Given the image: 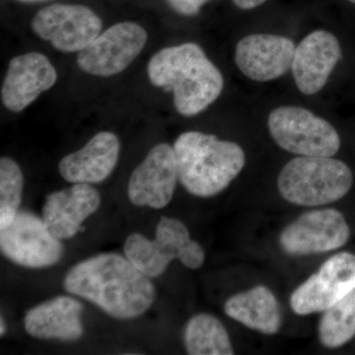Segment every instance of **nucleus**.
Instances as JSON below:
<instances>
[{"label":"nucleus","mask_w":355,"mask_h":355,"mask_svg":"<svg viewBox=\"0 0 355 355\" xmlns=\"http://www.w3.org/2000/svg\"><path fill=\"white\" fill-rule=\"evenodd\" d=\"M64 287L119 320L142 316L156 299L150 279L116 253L96 254L77 263L65 275Z\"/></svg>","instance_id":"f257e3e1"},{"label":"nucleus","mask_w":355,"mask_h":355,"mask_svg":"<svg viewBox=\"0 0 355 355\" xmlns=\"http://www.w3.org/2000/svg\"><path fill=\"white\" fill-rule=\"evenodd\" d=\"M147 74L156 87L172 91L175 108L184 116L202 113L224 87L221 72L195 43L159 51L149 62Z\"/></svg>","instance_id":"f03ea898"},{"label":"nucleus","mask_w":355,"mask_h":355,"mask_svg":"<svg viewBox=\"0 0 355 355\" xmlns=\"http://www.w3.org/2000/svg\"><path fill=\"white\" fill-rule=\"evenodd\" d=\"M173 148L180 183L189 193L198 198L219 195L234 181L246 163L241 146L200 132L182 133Z\"/></svg>","instance_id":"7ed1b4c3"},{"label":"nucleus","mask_w":355,"mask_h":355,"mask_svg":"<svg viewBox=\"0 0 355 355\" xmlns=\"http://www.w3.org/2000/svg\"><path fill=\"white\" fill-rule=\"evenodd\" d=\"M354 184L349 166L338 159L300 156L292 159L279 173L277 189L292 205L321 207L338 202Z\"/></svg>","instance_id":"20e7f679"},{"label":"nucleus","mask_w":355,"mask_h":355,"mask_svg":"<svg viewBox=\"0 0 355 355\" xmlns=\"http://www.w3.org/2000/svg\"><path fill=\"white\" fill-rule=\"evenodd\" d=\"M123 253L149 279L162 275L174 260L190 270L202 268L205 260L202 245L191 239L190 231L183 222L167 216L159 220L153 240L140 233L128 236Z\"/></svg>","instance_id":"39448f33"},{"label":"nucleus","mask_w":355,"mask_h":355,"mask_svg":"<svg viewBox=\"0 0 355 355\" xmlns=\"http://www.w3.org/2000/svg\"><path fill=\"white\" fill-rule=\"evenodd\" d=\"M268 130L277 146L300 156L333 157L340 139L329 121L300 107L284 106L268 116Z\"/></svg>","instance_id":"423d86ee"},{"label":"nucleus","mask_w":355,"mask_h":355,"mask_svg":"<svg viewBox=\"0 0 355 355\" xmlns=\"http://www.w3.org/2000/svg\"><path fill=\"white\" fill-rule=\"evenodd\" d=\"M0 250L9 261L29 268H44L62 260V240L51 234L43 218L19 211L11 223L0 229Z\"/></svg>","instance_id":"0eeeda50"},{"label":"nucleus","mask_w":355,"mask_h":355,"mask_svg":"<svg viewBox=\"0 0 355 355\" xmlns=\"http://www.w3.org/2000/svg\"><path fill=\"white\" fill-rule=\"evenodd\" d=\"M350 228L342 212L335 209L310 210L280 233L279 246L291 256L327 253L345 246Z\"/></svg>","instance_id":"6e6552de"},{"label":"nucleus","mask_w":355,"mask_h":355,"mask_svg":"<svg viewBox=\"0 0 355 355\" xmlns=\"http://www.w3.org/2000/svg\"><path fill=\"white\" fill-rule=\"evenodd\" d=\"M147 42V33L132 22L113 25L79 51L77 64L91 76H116L132 64Z\"/></svg>","instance_id":"1a4fd4ad"},{"label":"nucleus","mask_w":355,"mask_h":355,"mask_svg":"<svg viewBox=\"0 0 355 355\" xmlns=\"http://www.w3.org/2000/svg\"><path fill=\"white\" fill-rule=\"evenodd\" d=\"M33 31L62 53L83 51L101 34L102 21L83 6L53 4L40 10L32 22Z\"/></svg>","instance_id":"9d476101"},{"label":"nucleus","mask_w":355,"mask_h":355,"mask_svg":"<svg viewBox=\"0 0 355 355\" xmlns=\"http://www.w3.org/2000/svg\"><path fill=\"white\" fill-rule=\"evenodd\" d=\"M355 287V254L342 252L328 259L317 272L294 291L293 312L300 316L324 312Z\"/></svg>","instance_id":"9b49d317"},{"label":"nucleus","mask_w":355,"mask_h":355,"mask_svg":"<svg viewBox=\"0 0 355 355\" xmlns=\"http://www.w3.org/2000/svg\"><path fill=\"white\" fill-rule=\"evenodd\" d=\"M179 180L174 148L159 144L132 172L128 196L135 207L164 209L171 202Z\"/></svg>","instance_id":"f8f14e48"},{"label":"nucleus","mask_w":355,"mask_h":355,"mask_svg":"<svg viewBox=\"0 0 355 355\" xmlns=\"http://www.w3.org/2000/svg\"><path fill=\"white\" fill-rule=\"evenodd\" d=\"M58 73L46 55L29 53L10 60L1 89L2 104L13 113H20L42 93L57 83Z\"/></svg>","instance_id":"ddd939ff"},{"label":"nucleus","mask_w":355,"mask_h":355,"mask_svg":"<svg viewBox=\"0 0 355 355\" xmlns=\"http://www.w3.org/2000/svg\"><path fill=\"white\" fill-rule=\"evenodd\" d=\"M295 44L286 37L253 34L236 46L235 62L242 73L254 81L273 80L291 69Z\"/></svg>","instance_id":"4468645a"},{"label":"nucleus","mask_w":355,"mask_h":355,"mask_svg":"<svg viewBox=\"0 0 355 355\" xmlns=\"http://www.w3.org/2000/svg\"><path fill=\"white\" fill-rule=\"evenodd\" d=\"M340 58V42L331 33H310L295 49L292 62V74L299 90L305 95L321 91Z\"/></svg>","instance_id":"2eb2a0df"},{"label":"nucleus","mask_w":355,"mask_h":355,"mask_svg":"<svg viewBox=\"0 0 355 355\" xmlns=\"http://www.w3.org/2000/svg\"><path fill=\"white\" fill-rule=\"evenodd\" d=\"M100 205L101 197L94 187L73 184L46 196L42 218L55 238L69 240L83 231V222L99 209Z\"/></svg>","instance_id":"dca6fc26"},{"label":"nucleus","mask_w":355,"mask_h":355,"mask_svg":"<svg viewBox=\"0 0 355 355\" xmlns=\"http://www.w3.org/2000/svg\"><path fill=\"white\" fill-rule=\"evenodd\" d=\"M120 150V139L114 133H97L83 148L64 156L58 171L69 183H102L116 168Z\"/></svg>","instance_id":"f3484780"},{"label":"nucleus","mask_w":355,"mask_h":355,"mask_svg":"<svg viewBox=\"0 0 355 355\" xmlns=\"http://www.w3.org/2000/svg\"><path fill=\"white\" fill-rule=\"evenodd\" d=\"M83 313V306L76 298L57 296L27 311L25 331L39 340L76 342L84 333Z\"/></svg>","instance_id":"a211bd4d"},{"label":"nucleus","mask_w":355,"mask_h":355,"mask_svg":"<svg viewBox=\"0 0 355 355\" xmlns=\"http://www.w3.org/2000/svg\"><path fill=\"white\" fill-rule=\"evenodd\" d=\"M224 312L231 319L263 335H275L282 324L279 301L272 291L263 286L231 296L224 304Z\"/></svg>","instance_id":"6ab92c4d"},{"label":"nucleus","mask_w":355,"mask_h":355,"mask_svg":"<svg viewBox=\"0 0 355 355\" xmlns=\"http://www.w3.org/2000/svg\"><path fill=\"white\" fill-rule=\"evenodd\" d=\"M187 354L191 355H232V343L220 320L207 313L195 315L184 330Z\"/></svg>","instance_id":"aec40b11"},{"label":"nucleus","mask_w":355,"mask_h":355,"mask_svg":"<svg viewBox=\"0 0 355 355\" xmlns=\"http://www.w3.org/2000/svg\"><path fill=\"white\" fill-rule=\"evenodd\" d=\"M320 343L338 349L355 336V287L335 305L324 311L318 326Z\"/></svg>","instance_id":"412c9836"},{"label":"nucleus","mask_w":355,"mask_h":355,"mask_svg":"<svg viewBox=\"0 0 355 355\" xmlns=\"http://www.w3.org/2000/svg\"><path fill=\"white\" fill-rule=\"evenodd\" d=\"M24 176L16 161L0 159V229L12 222L20 211Z\"/></svg>","instance_id":"4be33fe9"},{"label":"nucleus","mask_w":355,"mask_h":355,"mask_svg":"<svg viewBox=\"0 0 355 355\" xmlns=\"http://www.w3.org/2000/svg\"><path fill=\"white\" fill-rule=\"evenodd\" d=\"M170 6L182 15L193 16L200 12V8L209 0H167Z\"/></svg>","instance_id":"5701e85b"},{"label":"nucleus","mask_w":355,"mask_h":355,"mask_svg":"<svg viewBox=\"0 0 355 355\" xmlns=\"http://www.w3.org/2000/svg\"><path fill=\"white\" fill-rule=\"evenodd\" d=\"M232 1L240 9L249 10V9L256 8V7L261 6V4L265 3L266 0H232Z\"/></svg>","instance_id":"b1692460"},{"label":"nucleus","mask_w":355,"mask_h":355,"mask_svg":"<svg viewBox=\"0 0 355 355\" xmlns=\"http://www.w3.org/2000/svg\"><path fill=\"white\" fill-rule=\"evenodd\" d=\"M6 321H4L3 317L1 316V319H0V336H3L6 335Z\"/></svg>","instance_id":"393cba45"},{"label":"nucleus","mask_w":355,"mask_h":355,"mask_svg":"<svg viewBox=\"0 0 355 355\" xmlns=\"http://www.w3.org/2000/svg\"><path fill=\"white\" fill-rule=\"evenodd\" d=\"M22 1H37V0H22Z\"/></svg>","instance_id":"a878e982"},{"label":"nucleus","mask_w":355,"mask_h":355,"mask_svg":"<svg viewBox=\"0 0 355 355\" xmlns=\"http://www.w3.org/2000/svg\"><path fill=\"white\" fill-rule=\"evenodd\" d=\"M347 1L352 2V3L355 4V0H347Z\"/></svg>","instance_id":"bb28decb"}]
</instances>
